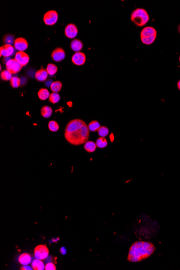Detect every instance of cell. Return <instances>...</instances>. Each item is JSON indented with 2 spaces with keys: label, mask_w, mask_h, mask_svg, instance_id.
Segmentation results:
<instances>
[{
  "label": "cell",
  "mask_w": 180,
  "mask_h": 270,
  "mask_svg": "<svg viewBox=\"0 0 180 270\" xmlns=\"http://www.w3.org/2000/svg\"><path fill=\"white\" fill-rule=\"evenodd\" d=\"M97 132H98V135L100 136V137H103V138L107 136L109 134V128H107V127L104 126H100Z\"/></svg>",
  "instance_id": "cell-29"
},
{
  "label": "cell",
  "mask_w": 180,
  "mask_h": 270,
  "mask_svg": "<svg viewBox=\"0 0 180 270\" xmlns=\"http://www.w3.org/2000/svg\"><path fill=\"white\" fill-rule=\"evenodd\" d=\"M157 35H154V36H153L151 37H141V40L142 43L144 44L147 45H151L155 41L156 38H157Z\"/></svg>",
  "instance_id": "cell-26"
},
{
  "label": "cell",
  "mask_w": 180,
  "mask_h": 270,
  "mask_svg": "<svg viewBox=\"0 0 180 270\" xmlns=\"http://www.w3.org/2000/svg\"><path fill=\"white\" fill-rule=\"evenodd\" d=\"M70 47L72 50L76 53L80 52L83 47V44L80 40L78 39H75L72 41L70 44Z\"/></svg>",
  "instance_id": "cell-15"
},
{
  "label": "cell",
  "mask_w": 180,
  "mask_h": 270,
  "mask_svg": "<svg viewBox=\"0 0 180 270\" xmlns=\"http://www.w3.org/2000/svg\"><path fill=\"white\" fill-rule=\"evenodd\" d=\"M35 77L37 81L44 82L47 79L48 77V74L45 69H41L40 70L37 71L35 73Z\"/></svg>",
  "instance_id": "cell-14"
},
{
  "label": "cell",
  "mask_w": 180,
  "mask_h": 270,
  "mask_svg": "<svg viewBox=\"0 0 180 270\" xmlns=\"http://www.w3.org/2000/svg\"><path fill=\"white\" fill-rule=\"evenodd\" d=\"M157 35V30L152 27L144 28L140 33V37H149Z\"/></svg>",
  "instance_id": "cell-13"
},
{
  "label": "cell",
  "mask_w": 180,
  "mask_h": 270,
  "mask_svg": "<svg viewBox=\"0 0 180 270\" xmlns=\"http://www.w3.org/2000/svg\"><path fill=\"white\" fill-rule=\"evenodd\" d=\"M48 127L49 130L50 131L53 132H56L59 130V126L56 121L52 120L49 123Z\"/></svg>",
  "instance_id": "cell-27"
},
{
  "label": "cell",
  "mask_w": 180,
  "mask_h": 270,
  "mask_svg": "<svg viewBox=\"0 0 180 270\" xmlns=\"http://www.w3.org/2000/svg\"><path fill=\"white\" fill-rule=\"evenodd\" d=\"M15 59L22 66L27 65L30 60V58L28 54L24 51H18L16 53Z\"/></svg>",
  "instance_id": "cell-10"
},
{
  "label": "cell",
  "mask_w": 180,
  "mask_h": 270,
  "mask_svg": "<svg viewBox=\"0 0 180 270\" xmlns=\"http://www.w3.org/2000/svg\"><path fill=\"white\" fill-rule=\"evenodd\" d=\"M178 31H179V33H180V25H179V26H178Z\"/></svg>",
  "instance_id": "cell-37"
},
{
  "label": "cell",
  "mask_w": 180,
  "mask_h": 270,
  "mask_svg": "<svg viewBox=\"0 0 180 270\" xmlns=\"http://www.w3.org/2000/svg\"><path fill=\"white\" fill-rule=\"evenodd\" d=\"M32 268L31 267H30V266H28V265H24L23 266H22L21 267V270H32Z\"/></svg>",
  "instance_id": "cell-33"
},
{
  "label": "cell",
  "mask_w": 180,
  "mask_h": 270,
  "mask_svg": "<svg viewBox=\"0 0 180 270\" xmlns=\"http://www.w3.org/2000/svg\"><path fill=\"white\" fill-rule=\"evenodd\" d=\"M86 55L81 52H77L74 53L72 57V62L77 66H81L85 64L86 62Z\"/></svg>",
  "instance_id": "cell-9"
},
{
  "label": "cell",
  "mask_w": 180,
  "mask_h": 270,
  "mask_svg": "<svg viewBox=\"0 0 180 270\" xmlns=\"http://www.w3.org/2000/svg\"><path fill=\"white\" fill-rule=\"evenodd\" d=\"M15 40V39H14V36L9 34L5 35L3 38V42L5 43V44L11 45L14 44Z\"/></svg>",
  "instance_id": "cell-28"
},
{
  "label": "cell",
  "mask_w": 180,
  "mask_h": 270,
  "mask_svg": "<svg viewBox=\"0 0 180 270\" xmlns=\"http://www.w3.org/2000/svg\"><path fill=\"white\" fill-rule=\"evenodd\" d=\"M131 20L137 27H141L149 21V16L148 12L142 8H137L132 12Z\"/></svg>",
  "instance_id": "cell-3"
},
{
  "label": "cell",
  "mask_w": 180,
  "mask_h": 270,
  "mask_svg": "<svg viewBox=\"0 0 180 270\" xmlns=\"http://www.w3.org/2000/svg\"><path fill=\"white\" fill-rule=\"evenodd\" d=\"M49 254V251L47 246L44 245H38L34 250V256L39 260L47 259Z\"/></svg>",
  "instance_id": "cell-4"
},
{
  "label": "cell",
  "mask_w": 180,
  "mask_h": 270,
  "mask_svg": "<svg viewBox=\"0 0 180 270\" xmlns=\"http://www.w3.org/2000/svg\"><path fill=\"white\" fill-rule=\"evenodd\" d=\"M100 125L98 121L96 120H93L91 121L88 125V127L90 131L95 132H97L100 127Z\"/></svg>",
  "instance_id": "cell-21"
},
{
  "label": "cell",
  "mask_w": 180,
  "mask_h": 270,
  "mask_svg": "<svg viewBox=\"0 0 180 270\" xmlns=\"http://www.w3.org/2000/svg\"><path fill=\"white\" fill-rule=\"evenodd\" d=\"M51 58L56 62H59L65 58V52L61 48H57L51 53Z\"/></svg>",
  "instance_id": "cell-8"
},
{
  "label": "cell",
  "mask_w": 180,
  "mask_h": 270,
  "mask_svg": "<svg viewBox=\"0 0 180 270\" xmlns=\"http://www.w3.org/2000/svg\"><path fill=\"white\" fill-rule=\"evenodd\" d=\"M62 88V84L59 81H56L52 83L50 86V89L53 92L58 93Z\"/></svg>",
  "instance_id": "cell-22"
},
{
  "label": "cell",
  "mask_w": 180,
  "mask_h": 270,
  "mask_svg": "<svg viewBox=\"0 0 180 270\" xmlns=\"http://www.w3.org/2000/svg\"><path fill=\"white\" fill-rule=\"evenodd\" d=\"M32 268L34 270H43L45 268L44 265L41 260L36 259L32 262Z\"/></svg>",
  "instance_id": "cell-20"
},
{
  "label": "cell",
  "mask_w": 180,
  "mask_h": 270,
  "mask_svg": "<svg viewBox=\"0 0 180 270\" xmlns=\"http://www.w3.org/2000/svg\"><path fill=\"white\" fill-rule=\"evenodd\" d=\"M1 78L5 81L10 80L12 78V74L7 70H3L1 72Z\"/></svg>",
  "instance_id": "cell-30"
},
{
  "label": "cell",
  "mask_w": 180,
  "mask_h": 270,
  "mask_svg": "<svg viewBox=\"0 0 180 270\" xmlns=\"http://www.w3.org/2000/svg\"><path fill=\"white\" fill-rule=\"evenodd\" d=\"M60 252L62 255H65L66 252V249L64 247H62V248L60 249Z\"/></svg>",
  "instance_id": "cell-34"
},
{
  "label": "cell",
  "mask_w": 180,
  "mask_h": 270,
  "mask_svg": "<svg viewBox=\"0 0 180 270\" xmlns=\"http://www.w3.org/2000/svg\"><path fill=\"white\" fill-rule=\"evenodd\" d=\"M6 67L7 70L12 74H16L19 72L23 66L18 62L15 59H10L6 63Z\"/></svg>",
  "instance_id": "cell-6"
},
{
  "label": "cell",
  "mask_w": 180,
  "mask_h": 270,
  "mask_svg": "<svg viewBox=\"0 0 180 270\" xmlns=\"http://www.w3.org/2000/svg\"><path fill=\"white\" fill-rule=\"evenodd\" d=\"M14 48L11 45L4 44L0 48L1 57H9L11 56L14 53Z\"/></svg>",
  "instance_id": "cell-12"
},
{
  "label": "cell",
  "mask_w": 180,
  "mask_h": 270,
  "mask_svg": "<svg viewBox=\"0 0 180 270\" xmlns=\"http://www.w3.org/2000/svg\"><path fill=\"white\" fill-rule=\"evenodd\" d=\"M58 13L55 10H49L47 12L43 17L45 24L48 25H53L58 21Z\"/></svg>",
  "instance_id": "cell-5"
},
{
  "label": "cell",
  "mask_w": 180,
  "mask_h": 270,
  "mask_svg": "<svg viewBox=\"0 0 180 270\" xmlns=\"http://www.w3.org/2000/svg\"><path fill=\"white\" fill-rule=\"evenodd\" d=\"M46 70H47L49 75L53 76V75H54V74H56L57 70H58V68H57V66L56 65L50 63L47 65Z\"/></svg>",
  "instance_id": "cell-25"
},
{
  "label": "cell",
  "mask_w": 180,
  "mask_h": 270,
  "mask_svg": "<svg viewBox=\"0 0 180 270\" xmlns=\"http://www.w3.org/2000/svg\"><path fill=\"white\" fill-rule=\"evenodd\" d=\"M179 61H180V57H179Z\"/></svg>",
  "instance_id": "cell-38"
},
{
  "label": "cell",
  "mask_w": 180,
  "mask_h": 270,
  "mask_svg": "<svg viewBox=\"0 0 180 270\" xmlns=\"http://www.w3.org/2000/svg\"><path fill=\"white\" fill-rule=\"evenodd\" d=\"M10 84L12 88H18L21 84V80L17 77H13L10 80Z\"/></svg>",
  "instance_id": "cell-31"
},
{
  "label": "cell",
  "mask_w": 180,
  "mask_h": 270,
  "mask_svg": "<svg viewBox=\"0 0 180 270\" xmlns=\"http://www.w3.org/2000/svg\"><path fill=\"white\" fill-rule=\"evenodd\" d=\"M95 144H96L97 147L99 148H104L107 147V145H108V142H107V139H106L105 138H103V137H99L96 140Z\"/></svg>",
  "instance_id": "cell-23"
},
{
  "label": "cell",
  "mask_w": 180,
  "mask_h": 270,
  "mask_svg": "<svg viewBox=\"0 0 180 270\" xmlns=\"http://www.w3.org/2000/svg\"><path fill=\"white\" fill-rule=\"evenodd\" d=\"M60 96L58 93L52 92L49 98V101L51 103L55 104L60 101Z\"/></svg>",
  "instance_id": "cell-24"
},
{
  "label": "cell",
  "mask_w": 180,
  "mask_h": 270,
  "mask_svg": "<svg viewBox=\"0 0 180 270\" xmlns=\"http://www.w3.org/2000/svg\"><path fill=\"white\" fill-rule=\"evenodd\" d=\"M41 115L44 118H49L52 115V109L49 106H44L41 110Z\"/></svg>",
  "instance_id": "cell-17"
},
{
  "label": "cell",
  "mask_w": 180,
  "mask_h": 270,
  "mask_svg": "<svg viewBox=\"0 0 180 270\" xmlns=\"http://www.w3.org/2000/svg\"><path fill=\"white\" fill-rule=\"evenodd\" d=\"M57 240H59V239H57V240L56 239H52V241H51V242H57Z\"/></svg>",
  "instance_id": "cell-36"
},
{
  "label": "cell",
  "mask_w": 180,
  "mask_h": 270,
  "mask_svg": "<svg viewBox=\"0 0 180 270\" xmlns=\"http://www.w3.org/2000/svg\"><path fill=\"white\" fill-rule=\"evenodd\" d=\"M14 48L18 51H24L28 48V43L23 37H18L14 42Z\"/></svg>",
  "instance_id": "cell-7"
},
{
  "label": "cell",
  "mask_w": 180,
  "mask_h": 270,
  "mask_svg": "<svg viewBox=\"0 0 180 270\" xmlns=\"http://www.w3.org/2000/svg\"><path fill=\"white\" fill-rule=\"evenodd\" d=\"M78 28L75 24L70 23L65 28V34L69 38H74L78 34Z\"/></svg>",
  "instance_id": "cell-11"
},
{
  "label": "cell",
  "mask_w": 180,
  "mask_h": 270,
  "mask_svg": "<svg viewBox=\"0 0 180 270\" xmlns=\"http://www.w3.org/2000/svg\"><path fill=\"white\" fill-rule=\"evenodd\" d=\"M155 251V247L153 243L146 241H136L130 247L127 260L130 262H139L149 258Z\"/></svg>",
  "instance_id": "cell-2"
},
{
  "label": "cell",
  "mask_w": 180,
  "mask_h": 270,
  "mask_svg": "<svg viewBox=\"0 0 180 270\" xmlns=\"http://www.w3.org/2000/svg\"><path fill=\"white\" fill-rule=\"evenodd\" d=\"M18 262L23 265H28L31 262V257L27 253H24L20 255L18 258Z\"/></svg>",
  "instance_id": "cell-16"
},
{
  "label": "cell",
  "mask_w": 180,
  "mask_h": 270,
  "mask_svg": "<svg viewBox=\"0 0 180 270\" xmlns=\"http://www.w3.org/2000/svg\"><path fill=\"white\" fill-rule=\"evenodd\" d=\"M97 147L96 144L91 141H88L84 144V149L88 153H93L95 152Z\"/></svg>",
  "instance_id": "cell-18"
},
{
  "label": "cell",
  "mask_w": 180,
  "mask_h": 270,
  "mask_svg": "<svg viewBox=\"0 0 180 270\" xmlns=\"http://www.w3.org/2000/svg\"><path fill=\"white\" fill-rule=\"evenodd\" d=\"M64 136L69 143L75 146L85 144L90 137L88 125L79 119L70 121L66 125Z\"/></svg>",
  "instance_id": "cell-1"
},
{
  "label": "cell",
  "mask_w": 180,
  "mask_h": 270,
  "mask_svg": "<svg viewBox=\"0 0 180 270\" xmlns=\"http://www.w3.org/2000/svg\"><path fill=\"white\" fill-rule=\"evenodd\" d=\"M177 88H178V89L180 91V80L178 82H177Z\"/></svg>",
  "instance_id": "cell-35"
},
{
  "label": "cell",
  "mask_w": 180,
  "mask_h": 270,
  "mask_svg": "<svg viewBox=\"0 0 180 270\" xmlns=\"http://www.w3.org/2000/svg\"><path fill=\"white\" fill-rule=\"evenodd\" d=\"M45 269L46 270H56V267L52 262H49L45 266Z\"/></svg>",
  "instance_id": "cell-32"
},
{
  "label": "cell",
  "mask_w": 180,
  "mask_h": 270,
  "mask_svg": "<svg viewBox=\"0 0 180 270\" xmlns=\"http://www.w3.org/2000/svg\"><path fill=\"white\" fill-rule=\"evenodd\" d=\"M38 97H39V99H41V100H45L48 98H49L50 94L49 93L48 90L47 89L44 88H42L41 89L39 90L38 92Z\"/></svg>",
  "instance_id": "cell-19"
}]
</instances>
